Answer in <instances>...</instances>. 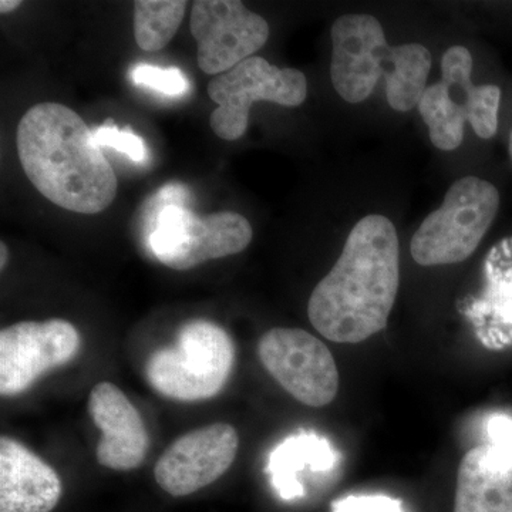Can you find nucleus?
<instances>
[{
  "label": "nucleus",
  "instance_id": "nucleus-16",
  "mask_svg": "<svg viewBox=\"0 0 512 512\" xmlns=\"http://www.w3.org/2000/svg\"><path fill=\"white\" fill-rule=\"evenodd\" d=\"M338 466V451L328 439L316 433H299L274 448L266 471L279 497L292 501L305 495V487L299 480L303 471L326 474Z\"/></svg>",
  "mask_w": 512,
  "mask_h": 512
},
{
  "label": "nucleus",
  "instance_id": "nucleus-17",
  "mask_svg": "<svg viewBox=\"0 0 512 512\" xmlns=\"http://www.w3.org/2000/svg\"><path fill=\"white\" fill-rule=\"evenodd\" d=\"M429 49L419 43L393 47L392 66L386 74V97L393 110L406 113L419 106L431 69Z\"/></svg>",
  "mask_w": 512,
  "mask_h": 512
},
{
  "label": "nucleus",
  "instance_id": "nucleus-3",
  "mask_svg": "<svg viewBox=\"0 0 512 512\" xmlns=\"http://www.w3.org/2000/svg\"><path fill=\"white\" fill-rule=\"evenodd\" d=\"M234 342L217 323L185 322L173 346L156 350L146 365L148 383L161 396L198 402L217 396L234 367Z\"/></svg>",
  "mask_w": 512,
  "mask_h": 512
},
{
  "label": "nucleus",
  "instance_id": "nucleus-5",
  "mask_svg": "<svg viewBox=\"0 0 512 512\" xmlns=\"http://www.w3.org/2000/svg\"><path fill=\"white\" fill-rule=\"evenodd\" d=\"M500 194L495 185L468 175L447 191L439 210L427 215L413 235L410 251L423 266L466 261L497 217Z\"/></svg>",
  "mask_w": 512,
  "mask_h": 512
},
{
  "label": "nucleus",
  "instance_id": "nucleus-14",
  "mask_svg": "<svg viewBox=\"0 0 512 512\" xmlns=\"http://www.w3.org/2000/svg\"><path fill=\"white\" fill-rule=\"evenodd\" d=\"M62 493L55 468L19 441L0 439V512H52Z\"/></svg>",
  "mask_w": 512,
  "mask_h": 512
},
{
  "label": "nucleus",
  "instance_id": "nucleus-12",
  "mask_svg": "<svg viewBox=\"0 0 512 512\" xmlns=\"http://www.w3.org/2000/svg\"><path fill=\"white\" fill-rule=\"evenodd\" d=\"M239 439L231 424L215 423L184 434L158 458L154 476L174 497L197 493L227 473L237 457Z\"/></svg>",
  "mask_w": 512,
  "mask_h": 512
},
{
  "label": "nucleus",
  "instance_id": "nucleus-15",
  "mask_svg": "<svg viewBox=\"0 0 512 512\" xmlns=\"http://www.w3.org/2000/svg\"><path fill=\"white\" fill-rule=\"evenodd\" d=\"M454 512H512V464L485 446L468 451L458 467Z\"/></svg>",
  "mask_w": 512,
  "mask_h": 512
},
{
  "label": "nucleus",
  "instance_id": "nucleus-13",
  "mask_svg": "<svg viewBox=\"0 0 512 512\" xmlns=\"http://www.w3.org/2000/svg\"><path fill=\"white\" fill-rule=\"evenodd\" d=\"M90 417L101 430L97 461L111 470L128 471L146 460L150 439L143 417L116 384L101 382L89 396Z\"/></svg>",
  "mask_w": 512,
  "mask_h": 512
},
{
  "label": "nucleus",
  "instance_id": "nucleus-18",
  "mask_svg": "<svg viewBox=\"0 0 512 512\" xmlns=\"http://www.w3.org/2000/svg\"><path fill=\"white\" fill-rule=\"evenodd\" d=\"M184 0H137L134 2V37L144 52H158L173 40L183 23Z\"/></svg>",
  "mask_w": 512,
  "mask_h": 512
},
{
  "label": "nucleus",
  "instance_id": "nucleus-19",
  "mask_svg": "<svg viewBox=\"0 0 512 512\" xmlns=\"http://www.w3.org/2000/svg\"><path fill=\"white\" fill-rule=\"evenodd\" d=\"M130 77L136 86L146 87L165 96L181 97L190 92V82L177 67L164 69L141 63L131 69Z\"/></svg>",
  "mask_w": 512,
  "mask_h": 512
},
{
  "label": "nucleus",
  "instance_id": "nucleus-1",
  "mask_svg": "<svg viewBox=\"0 0 512 512\" xmlns=\"http://www.w3.org/2000/svg\"><path fill=\"white\" fill-rule=\"evenodd\" d=\"M399 284L396 228L383 215H367L350 231L335 266L313 289L309 320L332 342H363L386 328Z\"/></svg>",
  "mask_w": 512,
  "mask_h": 512
},
{
  "label": "nucleus",
  "instance_id": "nucleus-2",
  "mask_svg": "<svg viewBox=\"0 0 512 512\" xmlns=\"http://www.w3.org/2000/svg\"><path fill=\"white\" fill-rule=\"evenodd\" d=\"M20 164L40 194L63 210L93 215L117 195V177L86 121L67 106L40 103L20 119Z\"/></svg>",
  "mask_w": 512,
  "mask_h": 512
},
{
  "label": "nucleus",
  "instance_id": "nucleus-24",
  "mask_svg": "<svg viewBox=\"0 0 512 512\" xmlns=\"http://www.w3.org/2000/svg\"><path fill=\"white\" fill-rule=\"evenodd\" d=\"M0 251H2V254H0V261H2V264H0V269H5L6 262H8V248H6V245L0 244Z\"/></svg>",
  "mask_w": 512,
  "mask_h": 512
},
{
  "label": "nucleus",
  "instance_id": "nucleus-11",
  "mask_svg": "<svg viewBox=\"0 0 512 512\" xmlns=\"http://www.w3.org/2000/svg\"><path fill=\"white\" fill-rule=\"evenodd\" d=\"M333 87L350 104L362 103L392 66L393 47L375 16H340L332 26Z\"/></svg>",
  "mask_w": 512,
  "mask_h": 512
},
{
  "label": "nucleus",
  "instance_id": "nucleus-21",
  "mask_svg": "<svg viewBox=\"0 0 512 512\" xmlns=\"http://www.w3.org/2000/svg\"><path fill=\"white\" fill-rule=\"evenodd\" d=\"M484 444L498 461L512 464V416L507 413H493L485 419Z\"/></svg>",
  "mask_w": 512,
  "mask_h": 512
},
{
  "label": "nucleus",
  "instance_id": "nucleus-8",
  "mask_svg": "<svg viewBox=\"0 0 512 512\" xmlns=\"http://www.w3.org/2000/svg\"><path fill=\"white\" fill-rule=\"evenodd\" d=\"M262 365L298 402L328 406L339 390V373L328 346L302 329L274 328L259 340Z\"/></svg>",
  "mask_w": 512,
  "mask_h": 512
},
{
  "label": "nucleus",
  "instance_id": "nucleus-20",
  "mask_svg": "<svg viewBox=\"0 0 512 512\" xmlns=\"http://www.w3.org/2000/svg\"><path fill=\"white\" fill-rule=\"evenodd\" d=\"M94 138L101 147H110L130 158L134 163H144L148 157L146 143L143 138L133 133L131 128H117L109 120L94 130Z\"/></svg>",
  "mask_w": 512,
  "mask_h": 512
},
{
  "label": "nucleus",
  "instance_id": "nucleus-22",
  "mask_svg": "<svg viewBox=\"0 0 512 512\" xmlns=\"http://www.w3.org/2000/svg\"><path fill=\"white\" fill-rule=\"evenodd\" d=\"M333 512H404L402 501L383 494L348 495L333 501Z\"/></svg>",
  "mask_w": 512,
  "mask_h": 512
},
{
  "label": "nucleus",
  "instance_id": "nucleus-23",
  "mask_svg": "<svg viewBox=\"0 0 512 512\" xmlns=\"http://www.w3.org/2000/svg\"><path fill=\"white\" fill-rule=\"evenodd\" d=\"M20 5H22L20 0H2V2H0V12L5 15V13H10L18 9Z\"/></svg>",
  "mask_w": 512,
  "mask_h": 512
},
{
  "label": "nucleus",
  "instance_id": "nucleus-6",
  "mask_svg": "<svg viewBox=\"0 0 512 512\" xmlns=\"http://www.w3.org/2000/svg\"><path fill=\"white\" fill-rule=\"evenodd\" d=\"M151 215L148 248L161 264L177 271L239 254L254 237L247 218L237 212L200 217L184 205H167Z\"/></svg>",
  "mask_w": 512,
  "mask_h": 512
},
{
  "label": "nucleus",
  "instance_id": "nucleus-9",
  "mask_svg": "<svg viewBox=\"0 0 512 512\" xmlns=\"http://www.w3.org/2000/svg\"><path fill=\"white\" fill-rule=\"evenodd\" d=\"M80 349V335L63 319L19 322L0 332V394L18 396L47 372L69 363Z\"/></svg>",
  "mask_w": 512,
  "mask_h": 512
},
{
  "label": "nucleus",
  "instance_id": "nucleus-25",
  "mask_svg": "<svg viewBox=\"0 0 512 512\" xmlns=\"http://www.w3.org/2000/svg\"><path fill=\"white\" fill-rule=\"evenodd\" d=\"M508 150H510V156H511V160H512V131H511V136H510V146H508Z\"/></svg>",
  "mask_w": 512,
  "mask_h": 512
},
{
  "label": "nucleus",
  "instance_id": "nucleus-7",
  "mask_svg": "<svg viewBox=\"0 0 512 512\" xmlns=\"http://www.w3.org/2000/svg\"><path fill=\"white\" fill-rule=\"evenodd\" d=\"M208 96L218 104L211 114L212 131L222 140L235 141L247 131L255 101L301 106L308 96V82L299 70L281 69L264 57L252 56L215 76L208 84Z\"/></svg>",
  "mask_w": 512,
  "mask_h": 512
},
{
  "label": "nucleus",
  "instance_id": "nucleus-10",
  "mask_svg": "<svg viewBox=\"0 0 512 512\" xmlns=\"http://www.w3.org/2000/svg\"><path fill=\"white\" fill-rule=\"evenodd\" d=\"M191 35L202 72L220 76L255 55L269 39V25L239 0H198L191 9Z\"/></svg>",
  "mask_w": 512,
  "mask_h": 512
},
{
  "label": "nucleus",
  "instance_id": "nucleus-4",
  "mask_svg": "<svg viewBox=\"0 0 512 512\" xmlns=\"http://www.w3.org/2000/svg\"><path fill=\"white\" fill-rule=\"evenodd\" d=\"M443 82L427 87L417 109L429 127L431 143L443 151H453L464 140L470 123L484 140L498 130L501 89L495 84L476 86L471 82L473 56L463 46H453L441 60Z\"/></svg>",
  "mask_w": 512,
  "mask_h": 512
}]
</instances>
